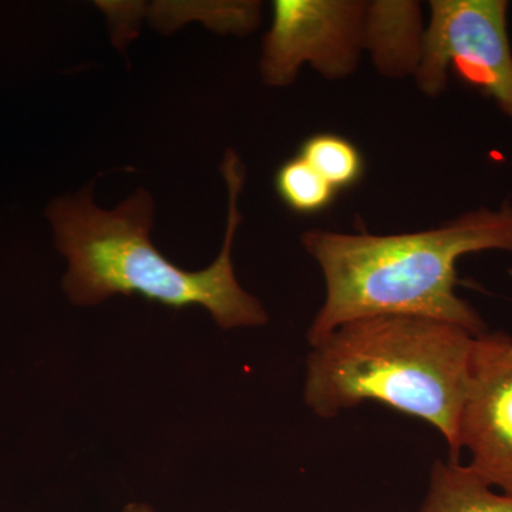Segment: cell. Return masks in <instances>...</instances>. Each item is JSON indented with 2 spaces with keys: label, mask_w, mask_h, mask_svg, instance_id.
<instances>
[{
  "label": "cell",
  "mask_w": 512,
  "mask_h": 512,
  "mask_svg": "<svg viewBox=\"0 0 512 512\" xmlns=\"http://www.w3.org/2000/svg\"><path fill=\"white\" fill-rule=\"evenodd\" d=\"M228 188V220L220 255L202 271H185L150 239L154 201L144 188L114 210L93 201L92 185L47 208L56 247L67 259L63 289L77 306H94L114 295H138L168 308L201 306L221 329L258 328L268 322L259 299L239 285L232 242L241 224L239 195L245 167L235 151L221 165Z\"/></svg>",
  "instance_id": "cell-1"
},
{
  "label": "cell",
  "mask_w": 512,
  "mask_h": 512,
  "mask_svg": "<svg viewBox=\"0 0 512 512\" xmlns=\"http://www.w3.org/2000/svg\"><path fill=\"white\" fill-rule=\"evenodd\" d=\"M302 245L318 262L326 295L309 345L373 316H417L453 323L473 336L488 332L480 313L456 292L457 262L484 251L512 254V204L463 212L439 227L372 235L311 229Z\"/></svg>",
  "instance_id": "cell-2"
},
{
  "label": "cell",
  "mask_w": 512,
  "mask_h": 512,
  "mask_svg": "<svg viewBox=\"0 0 512 512\" xmlns=\"http://www.w3.org/2000/svg\"><path fill=\"white\" fill-rule=\"evenodd\" d=\"M476 338L453 323L417 316L352 320L312 346L303 399L322 419L377 402L427 421L458 463V423Z\"/></svg>",
  "instance_id": "cell-3"
},
{
  "label": "cell",
  "mask_w": 512,
  "mask_h": 512,
  "mask_svg": "<svg viewBox=\"0 0 512 512\" xmlns=\"http://www.w3.org/2000/svg\"><path fill=\"white\" fill-rule=\"evenodd\" d=\"M414 79L439 97L453 69L512 123V49L507 0H433Z\"/></svg>",
  "instance_id": "cell-4"
},
{
  "label": "cell",
  "mask_w": 512,
  "mask_h": 512,
  "mask_svg": "<svg viewBox=\"0 0 512 512\" xmlns=\"http://www.w3.org/2000/svg\"><path fill=\"white\" fill-rule=\"evenodd\" d=\"M272 10L259 63L265 84L291 86L305 64L329 80L356 72L365 52L367 2L276 0Z\"/></svg>",
  "instance_id": "cell-5"
},
{
  "label": "cell",
  "mask_w": 512,
  "mask_h": 512,
  "mask_svg": "<svg viewBox=\"0 0 512 512\" xmlns=\"http://www.w3.org/2000/svg\"><path fill=\"white\" fill-rule=\"evenodd\" d=\"M458 446L481 480L512 497V338L504 332L477 336Z\"/></svg>",
  "instance_id": "cell-6"
},
{
  "label": "cell",
  "mask_w": 512,
  "mask_h": 512,
  "mask_svg": "<svg viewBox=\"0 0 512 512\" xmlns=\"http://www.w3.org/2000/svg\"><path fill=\"white\" fill-rule=\"evenodd\" d=\"M423 36L419 3L402 0L367 3L365 50L383 76H414Z\"/></svg>",
  "instance_id": "cell-7"
},
{
  "label": "cell",
  "mask_w": 512,
  "mask_h": 512,
  "mask_svg": "<svg viewBox=\"0 0 512 512\" xmlns=\"http://www.w3.org/2000/svg\"><path fill=\"white\" fill-rule=\"evenodd\" d=\"M416 512H512V497L495 493L460 461H434L429 490Z\"/></svg>",
  "instance_id": "cell-8"
},
{
  "label": "cell",
  "mask_w": 512,
  "mask_h": 512,
  "mask_svg": "<svg viewBox=\"0 0 512 512\" xmlns=\"http://www.w3.org/2000/svg\"><path fill=\"white\" fill-rule=\"evenodd\" d=\"M299 156L336 191L355 187L365 173V160L359 148L338 134L319 133L306 138Z\"/></svg>",
  "instance_id": "cell-9"
},
{
  "label": "cell",
  "mask_w": 512,
  "mask_h": 512,
  "mask_svg": "<svg viewBox=\"0 0 512 512\" xmlns=\"http://www.w3.org/2000/svg\"><path fill=\"white\" fill-rule=\"evenodd\" d=\"M275 190L289 210L303 215L328 210L338 195V191L301 156L293 157L279 167Z\"/></svg>",
  "instance_id": "cell-10"
},
{
  "label": "cell",
  "mask_w": 512,
  "mask_h": 512,
  "mask_svg": "<svg viewBox=\"0 0 512 512\" xmlns=\"http://www.w3.org/2000/svg\"><path fill=\"white\" fill-rule=\"evenodd\" d=\"M123 512H158L156 508L146 503H130L124 507Z\"/></svg>",
  "instance_id": "cell-11"
}]
</instances>
